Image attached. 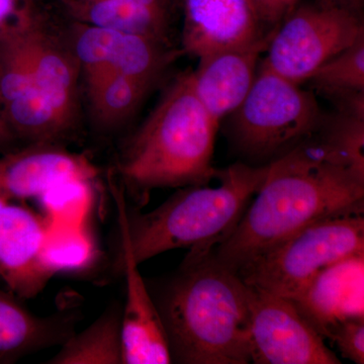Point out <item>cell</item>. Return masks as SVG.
<instances>
[{"instance_id": "obj_1", "label": "cell", "mask_w": 364, "mask_h": 364, "mask_svg": "<svg viewBox=\"0 0 364 364\" xmlns=\"http://www.w3.org/2000/svg\"><path fill=\"white\" fill-rule=\"evenodd\" d=\"M363 210L364 179L299 144L268 163L267 176L238 224L213 254L236 270L314 223Z\"/></svg>"}, {"instance_id": "obj_2", "label": "cell", "mask_w": 364, "mask_h": 364, "mask_svg": "<svg viewBox=\"0 0 364 364\" xmlns=\"http://www.w3.org/2000/svg\"><path fill=\"white\" fill-rule=\"evenodd\" d=\"M150 293L172 363H251L248 286L213 251L188 254L179 269Z\"/></svg>"}, {"instance_id": "obj_3", "label": "cell", "mask_w": 364, "mask_h": 364, "mask_svg": "<svg viewBox=\"0 0 364 364\" xmlns=\"http://www.w3.org/2000/svg\"><path fill=\"white\" fill-rule=\"evenodd\" d=\"M219 122L196 97L191 72L177 78L122 151L117 170L140 198L154 188L208 184Z\"/></svg>"}, {"instance_id": "obj_4", "label": "cell", "mask_w": 364, "mask_h": 364, "mask_svg": "<svg viewBox=\"0 0 364 364\" xmlns=\"http://www.w3.org/2000/svg\"><path fill=\"white\" fill-rule=\"evenodd\" d=\"M267 170L268 164L237 162L220 170L218 186H184L148 213L127 205V234L136 262L174 249H189L191 255L213 251L238 224Z\"/></svg>"}, {"instance_id": "obj_5", "label": "cell", "mask_w": 364, "mask_h": 364, "mask_svg": "<svg viewBox=\"0 0 364 364\" xmlns=\"http://www.w3.org/2000/svg\"><path fill=\"white\" fill-rule=\"evenodd\" d=\"M233 114L235 145L245 156L267 164L312 135L324 117L312 92L263 63Z\"/></svg>"}, {"instance_id": "obj_6", "label": "cell", "mask_w": 364, "mask_h": 364, "mask_svg": "<svg viewBox=\"0 0 364 364\" xmlns=\"http://www.w3.org/2000/svg\"><path fill=\"white\" fill-rule=\"evenodd\" d=\"M363 253V215H338L304 228L235 272L248 286L294 299L325 268Z\"/></svg>"}, {"instance_id": "obj_7", "label": "cell", "mask_w": 364, "mask_h": 364, "mask_svg": "<svg viewBox=\"0 0 364 364\" xmlns=\"http://www.w3.org/2000/svg\"><path fill=\"white\" fill-rule=\"evenodd\" d=\"M363 36V21L354 9L340 1L296 7L274 26L262 63L301 85Z\"/></svg>"}, {"instance_id": "obj_8", "label": "cell", "mask_w": 364, "mask_h": 364, "mask_svg": "<svg viewBox=\"0 0 364 364\" xmlns=\"http://www.w3.org/2000/svg\"><path fill=\"white\" fill-rule=\"evenodd\" d=\"M248 296L251 363H341L293 301L251 286Z\"/></svg>"}, {"instance_id": "obj_9", "label": "cell", "mask_w": 364, "mask_h": 364, "mask_svg": "<svg viewBox=\"0 0 364 364\" xmlns=\"http://www.w3.org/2000/svg\"><path fill=\"white\" fill-rule=\"evenodd\" d=\"M119 231V270L126 282L122 309L123 364L172 363L161 318L132 253L126 229L127 200L123 189L112 186Z\"/></svg>"}, {"instance_id": "obj_10", "label": "cell", "mask_w": 364, "mask_h": 364, "mask_svg": "<svg viewBox=\"0 0 364 364\" xmlns=\"http://www.w3.org/2000/svg\"><path fill=\"white\" fill-rule=\"evenodd\" d=\"M49 229L47 217L0 195V279L21 299L35 298L55 277L44 258Z\"/></svg>"}, {"instance_id": "obj_11", "label": "cell", "mask_w": 364, "mask_h": 364, "mask_svg": "<svg viewBox=\"0 0 364 364\" xmlns=\"http://www.w3.org/2000/svg\"><path fill=\"white\" fill-rule=\"evenodd\" d=\"M273 32L274 26L250 44L200 57L198 68L191 72L196 97L219 123L233 114L248 95Z\"/></svg>"}, {"instance_id": "obj_12", "label": "cell", "mask_w": 364, "mask_h": 364, "mask_svg": "<svg viewBox=\"0 0 364 364\" xmlns=\"http://www.w3.org/2000/svg\"><path fill=\"white\" fill-rule=\"evenodd\" d=\"M291 301L324 339L342 323L364 318V253L325 268Z\"/></svg>"}, {"instance_id": "obj_13", "label": "cell", "mask_w": 364, "mask_h": 364, "mask_svg": "<svg viewBox=\"0 0 364 364\" xmlns=\"http://www.w3.org/2000/svg\"><path fill=\"white\" fill-rule=\"evenodd\" d=\"M97 176V168L85 157L51 144H33L0 158V195L20 202L39 200L61 182L93 181Z\"/></svg>"}, {"instance_id": "obj_14", "label": "cell", "mask_w": 364, "mask_h": 364, "mask_svg": "<svg viewBox=\"0 0 364 364\" xmlns=\"http://www.w3.org/2000/svg\"><path fill=\"white\" fill-rule=\"evenodd\" d=\"M260 23L252 0H184V50L200 58L250 44Z\"/></svg>"}, {"instance_id": "obj_15", "label": "cell", "mask_w": 364, "mask_h": 364, "mask_svg": "<svg viewBox=\"0 0 364 364\" xmlns=\"http://www.w3.org/2000/svg\"><path fill=\"white\" fill-rule=\"evenodd\" d=\"M77 312L40 317L9 289H0V363H14L28 354L61 346L75 333Z\"/></svg>"}, {"instance_id": "obj_16", "label": "cell", "mask_w": 364, "mask_h": 364, "mask_svg": "<svg viewBox=\"0 0 364 364\" xmlns=\"http://www.w3.org/2000/svg\"><path fill=\"white\" fill-rule=\"evenodd\" d=\"M33 85L66 124L75 100V67L70 58L40 33L26 30Z\"/></svg>"}, {"instance_id": "obj_17", "label": "cell", "mask_w": 364, "mask_h": 364, "mask_svg": "<svg viewBox=\"0 0 364 364\" xmlns=\"http://www.w3.org/2000/svg\"><path fill=\"white\" fill-rule=\"evenodd\" d=\"M47 363L123 364L121 306H109L86 329L72 334Z\"/></svg>"}, {"instance_id": "obj_18", "label": "cell", "mask_w": 364, "mask_h": 364, "mask_svg": "<svg viewBox=\"0 0 364 364\" xmlns=\"http://www.w3.org/2000/svg\"><path fill=\"white\" fill-rule=\"evenodd\" d=\"M91 26L144 36L164 43L166 14L136 6L129 0H73Z\"/></svg>"}, {"instance_id": "obj_19", "label": "cell", "mask_w": 364, "mask_h": 364, "mask_svg": "<svg viewBox=\"0 0 364 364\" xmlns=\"http://www.w3.org/2000/svg\"><path fill=\"white\" fill-rule=\"evenodd\" d=\"M87 223L50 222L44 258L55 275L87 272L100 261V245Z\"/></svg>"}, {"instance_id": "obj_20", "label": "cell", "mask_w": 364, "mask_h": 364, "mask_svg": "<svg viewBox=\"0 0 364 364\" xmlns=\"http://www.w3.org/2000/svg\"><path fill=\"white\" fill-rule=\"evenodd\" d=\"M152 82L112 73L88 87L93 112L105 127L116 126L135 111Z\"/></svg>"}, {"instance_id": "obj_21", "label": "cell", "mask_w": 364, "mask_h": 364, "mask_svg": "<svg viewBox=\"0 0 364 364\" xmlns=\"http://www.w3.org/2000/svg\"><path fill=\"white\" fill-rule=\"evenodd\" d=\"M308 81L337 104L364 95V36L318 67Z\"/></svg>"}, {"instance_id": "obj_22", "label": "cell", "mask_w": 364, "mask_h": 364, "mask_svg": "<svg viewBox=\"0 0 364 364\" xmlns=\"http://www.w3.org/2000/svg\"><path fill=\"white\" fill-rule=\"evenodd\" d=\"M91 181L70 179L56 184L39 200L52 223H82L87 221L93 205V186Z\"/></svg>"}, {"instance_id": "obj_23", "label": "cell", "mask_w": 364, "mask_h": 364, "mask_svg": "<svg viewBox=\"0 0 364 364\" xmlns=\"http://www.w3.org/2000/svg\"><path fill=\"white\" fill-rule=\"evenodd\" d=\"M122 33L109 28L91 26L79 36L76 53L85 68L87 87L111 73L112 60Z\"/></svg>"}, {"instance_id": "obj_24", "label": "cell", "mask_w": 364, "mask_h": 364, "mask_svg": "<svg viewBox=\"0 0 364 364\" xmlns=\"http://www.w3.org/2000/svg\"><path fill=\"white\" fill-rule=\"evenodd\" d=\"M336 344L344 358L364 363V318L346 321L335 328L329 338Z\"/></svg>"}, {"instance_id": "obj_25", "label": "cell", "mask_w": 364, "mask_h": 364, "mask_svg": "<svg viewBox=\"0 0 364 364\" xmlns=\"http://www.w3.org/2000/svg\"><path fill=\"white\" fill-rule=\"evenodd\" d=\"M261 23L277 26L298 6L299 0H252Z\"/></svg>"}, {"instance_id": "obj_26", "label": "cell", "mask_w": 364, "mask_h": 364, "mask_svg": "<svg viewBox=\"0 0 364 364\" xmlns=\"http://www.w3.org/2000/svg\"><path fill=\"white\" fill-rule=\"evenodd\" d=\"M16 2L14 0H0V25L6 23L14 14Z\"/></svg>"}, {"instance_id": "obj_27", "label": "cell", "mask_w": 364, "mask_h": 364, "mask_svg": "<svg viewBox=\"0 0 364 364\" xmlns=\"http://www.w3.org/2000/svg\"><path fill=\"white\" fill-rule=\"evenodd\" d=\"M11 141V133L9 129L0 122V144H4Z\"/></svg>"}, {"instance_id": "obj_28", "label": "cell", "mask_w": 364, "mask_h": 364, "mask_svg": "<svg viewBox=\"0 0 364 364\" xmlns=\"http://www.w3.org/2000/svg\"><path fill=\"white\" fill-rule=\"evenodd\" d=\"M339 1L345 6H350L351 9H354L359 4V0H339Z\"/></svg>"}]
</instances>
